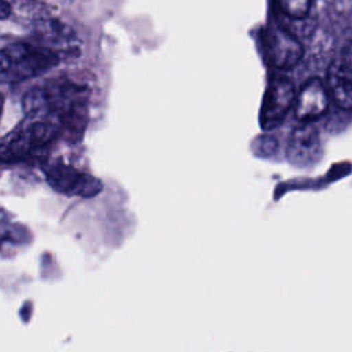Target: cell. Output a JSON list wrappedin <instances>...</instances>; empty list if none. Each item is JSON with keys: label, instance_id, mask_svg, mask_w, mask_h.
Listing matches in <instances>:
<instances>
[{"label": "cell", "instance_id": "obj_1", "mask_svg": "<svg viewBox=\"0 0 352 352\" xmlns=\"http://www.w3.org/2000/svg\"><path fill=\"white\" fill-rule=\"evenodd\" d=\"M87 100L88 87L60 76L28 89L22 107L28 118H48L77 132L87 121Z\"/></svg>", "mask_w": 352, "mask_h": 352}, {"label": "cell", "instance_id": "obj_2", "mask_svg": "<svg viewBox=\"0 0 352 352\" xmlns=\"http://www.w3.org/2000/svg\"><path fill=\"white\" fill-rule=\"evenodd\" d=\"M60 59V54L43 44L10 43L1 48V76L10 82H18L45 73Z\"/></svg>", "mask_w": 352, "mask_h": 352}, {"label": "cell", "instance_id": "obj_3", "mask_svg": "<svg viewBox=\"0 0 352 352\" xmlns=\"http://www.w3.org/2000/svg\"><path fill=\"white\" fill-rule=\"evenodd\" d=\"M60 125L48 118H29L3 140V160L15 161L43 150L58 135Z\"/></svg>", "mask_w": 352, "mask_h": 352}, {"label": "cell", "instance_id": "obj_4", "mask_svg": "<svg viewBox=\"0 0 352 352\" xmlns=\"http://www.w3.org/2000/svg\"><path fill=\"white\" fill-rule=\"evenodd\" d=\"M296 88L294 84L286 77H276L270 84L264 94L260 124L263 129H272L278 126L285 116L289 113L292 106L296 103Z\"/></svg>", "mask_w": 352, "mask_h": 352}, {"label": "cell", "instance_id": "obj_5", "mask_svg": "<svg viewBox=\"0 0 352 352\" xmlns=\"http://www.w3.org/2000/svg\"><path fill=\"white\" fill-rule=\"evenodd\" d=\"M264 54L270 65L287 70L301 60L304 47L283 28L271 26L264 33Z\"/></svg>", "mask_w": 352, "mask_h": 352}, {"label": "cell", "instance_id": "obj_6", "mask_svg": "<svg viewBox=\"0 0 352 352\" xmlns=\"http://www.w3.org/2000/svg\"><path fill=\"white\" fill-rule=\"evenodd\" d=\"M47 180L52 188L69 195L92 197L102 188L98 179L80 173L78 170L63 164L52 165L47 170Z\"/></svg>", "mask_w": 352, "mask_h": 352}, {"label": "cell", "instance_id": "obj_7", "mask_svg": "<svg viewBox=\"0 0 352 352\" xmlns=\"http://www.w3.org/2000/svg\"><path fill=\"white\" fill-rule=\"evenodd\" d=\"M329 89L326 84L314 77L308 80L297 94L294 114L302 122H311L323 116L329 106Z\"/></svg>", "mask_w": 352, "mask_h": 352}, {"label": "cell", "instance_id": "obj_8", "mask_svg": "<svg viewBox=\"0 0 352 352\" xmlns=\"http://www.w3.org/2000/svg\"><path fill=\"white\" fill-rule=\"evenodd\" d=\"M322 153L318 129L311 124L296 128L287 146V158L297 166H307L319 160Z\"/></svg>", "mask_w": 352, "mask_h": 352}, {"label": "cell", "instance_id": "obj_9", "mask_svg": "<svg viewBox=\"0 0 352 352\" xmlns=\"http://www.w3.org/2000/svg\"><path fill=\"white\" fill-rule=\"evenodd\" d=\"M327 89L341 109L352 110V78L341 67H330L327 73Z\"/></svg>", "mask_w": 352, "mask_h": 352}, {"label": "cell", "instance_id": "obj_10", "mask_svg": "<svg viewBox=\"0 0 352 352\" xmlns=\"http://www.w3.org/2000/svg\"><path fill=\"white\" fill-rule=\"evenodd\" d=\"M312 0H279L280 10L294 19L305 18L309 12Z\"/></svg>", "mask_w": 352, "mask_h": 352}, {"label": "cell", "instance_id": "obj_11", "mask_svg": "<svg viewBox=\"0 0 352 352\" xmlns=\"http://www.w3.org/2000/svg\"><path fill=\"white\" fill-rule=\"evenodd\" d=\"M342 62L344 65L352 70V43H349L346 47L342 50Z\"/></svg>", "mask_w": 352, "mask_h": 352}, {"label": "cell", "instance_id": "obj_12", "mask_svg": "<svg viewBox=\"0 0 352 352\" xmlns=\"http://www.w3.org/2000/svg\"><path fill=\"white\" fill-rule=\"evenodd\" d=\"M8 10H10L8 3L6 0H1V19H6L8 16V14H10Z\"/></svg>", "mask_w": 352, "mask_h": 352}, {"label": "cell", "instance_id": "obj_13", "mask_svg": "<svg viewBox=\"0 0 352 352\" xmlns=\"http://www.w3.org/2000/svg\"><path fill=\"white\" fill-rule=\"evenodd\" d=\"M351 37H352V28H351Z\"/></svg>", "mask_w": 352, "mask_h": 352}]
</instances>
